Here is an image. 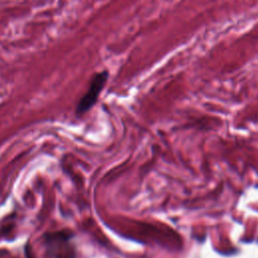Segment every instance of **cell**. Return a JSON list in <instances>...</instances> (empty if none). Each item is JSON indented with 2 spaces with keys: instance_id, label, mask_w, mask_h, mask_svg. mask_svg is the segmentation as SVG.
Segmentation results:
<instances>
[{
  "instance_id": "7a4b0ae2",
  "label": "cell",
  "mask_w": 258,
  "mask_h": 258,
  "mask_svg": "<svg viewBox=\"0 0 258 258\" xmlns=\"http://www.w3.org/2000/svg\"><path fill=\"white\" fill-rule=\"evenodd\" d=\"M107 78H108V73L107 72L99 73L93 78V80L91 82V85L89 87V90L84 95V97L80 100V102L77 106V113L78 114H83V113L87 112L96 103L100 92L102 91L103 87L106 84Z\"/></svg>"
},
{
  "instance_id": "6da1fadb",
  "label": "cell",
  "mask_w": 258,
  "mask_h": 258,
  "mask_svg": "<svg viewBox=\"0 0 258 258\" xmlns=\"http://www.w3.org/2000/svg\"><path fill=\"white\" fill-rule=\"evenodd\" d=\"M43 239L47 253L52 258H75L76 251L70 232L57 231L47 233Z\"/></svg>"
}]
</instances>
